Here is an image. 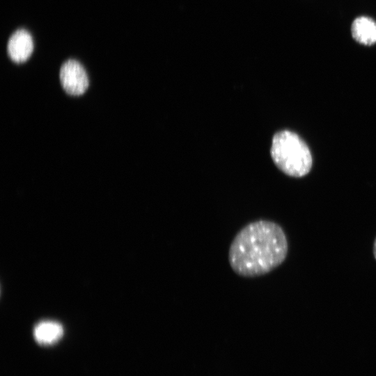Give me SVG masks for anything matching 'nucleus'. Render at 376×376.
<instances>
[{
  "label": "nucleus",
  "instance_id": "nucleus-1",
  "mask_svg": "<svg viewBox=\"0 0 376 376\" xmlns=\"http://www.w3.org/2000/svg\"><path fill=\"white\" fill-rule=\"evenodd\" d=\"M288 253V241L277 223L260 219L249 223L234 237L228 249V262L237 275L253 278L280 266Z\"/></svg>",
  "mask_w": 376,
  "mask_h": 376
},
{
  "label": "nucleus",
  "instance_id": "nucleus-2",
  "mask_svg": "<svg viewBox=\"0 0 376 376\" xmlns=\"http://www.w3.org/2000/svg\"><path fill=\"white\" fill-rule=\"evenodd\" d=\"M276 166L284 173L299 178L312 166V156L306 143L295 132L282 130L272 139L270 149Z\"/></svg>",
  "mask_w": 376,
  "mask_h": 376
},
{
  "label": "nucleus",
  "instance_id": "nucleus-3",
  "mask_svg": "<svg viewBox=\"0 0 376 376\" xmlns=\"http://www.w3.org/2000/svg\"><path fill=\"white\" fill-rule=\"evenodd\" d=\"M59 78L61 86L66 93L78 96L88 89L89 80L87 73L76 60L69 59L61 67Z\"/></svg>",
  "mask_w": 376,
  "mask_h": 376
},
{
  "label": "nucleus",
  "instance_id": "nucleus-4",
  "mask_svg": "<svg viewBox=\"0 0 376 376\" xmlns=\"http://www.w3.org/2000/svg\"><path fill=\"white\" fill-rule=\"evenodd\" d=\"M33 51V41L25 29L15 31L8 40L7 52L11 60L17 63L25 62Z\"/></svg>",
  "mask_w": 376,
  "mask_h": 376
},
{
  "label": "nucleus",
  "instance_id": "nucleus-5",
  "mask_svg": "<svg viewBox=\"0 0 376 376\" xmlns=\"http://www.w3.org/2000/svg\"><path fill=\"white\" fill-rule=\"evenodd\" d=\"M353 38L363 45L376 43V22L370 17L361 16L357 17L351 26Z\"/></svg>",
  "mask_w": 376,
  "mask_h": 376
},
{
  "label": "nucleus",
  "instance_id": "nucleus-6",
  "mask_svg": "<svg viewBox=\"0 0 376 376\" xmlns=\"http://www.w3.org/2000/svg\"><path fill=\"white\" fill-rule=\"evenodd\" d=\"M63 334L61 324L54 321L39 322L33 329V336L36 342L43 345H50L58 341Z\"/></svg>",
  "mask_w": 376,
  "mask_h": 376
},
{
  "label": "nucleus",
  "instance_id": "nucleus-7",
  "mask_svg": "<svg viewBox=\"0 0 376 376\" xmlns=\"http://www.w3.org/2000/svg\"><path fill=\"white\" fill-rule=\"evenodd\" d=\"M373 253L374 258L376 260V237H375V240L373 242Z\"/></svg>",
  "mask_w": 376,
  "mask_h": 376
}]
</instances>
